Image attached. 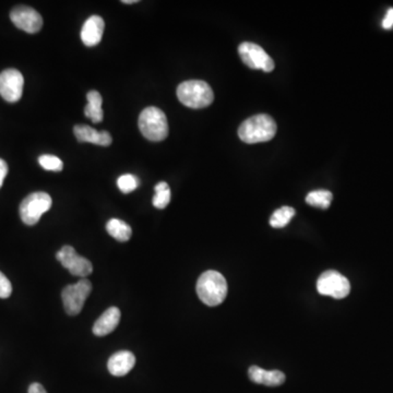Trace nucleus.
Listing matches in <instances>:
<instances>
[{"mask_svg":"<svg viewBox=\"0 0 393 393\" xmlns=\"http://www.w3.org/2000/svg\"><path fill=\"white\" fill-rule=\"evenodd\" d=\"M238 53L244 64L251 69L271 72L274 69V61L266 51L255 43L244 42L239 45Z\"/></svg>","mask_w":393,"mask_h":393,"instance_id":"obj_8","label":"nucleus"},{"mask_svg":"<svg viewBox=\"0 0 393 393\" xmlns=\"http://www.w3.org/2000/svg\"><path fill=\"white\" fill-rule=\"evenodd\" d=\"M248 376L253 383L257 385H268V387H278L284 383L285 374L280 370H266L260 367H250Z\"/></svg>","mask_w":393,"mask_h":393,"instance_id":"obj_15","label":"nucleus"},{"mask_svg":"<svg viewBox=\"0 0 393 393\" xmlns=\"http://www.w3.org/2000/svg\"><path fill=\"white\" fill-rule=\"evenodd\" d=\"M155 196H153V205L157 209H165L170 202V189L168 183L161 181L155 188Z\"/></svg>","mask_w":393,"mask_h":393,"instance_id":"obj_21","label":"nucleus"},{"mask_svg":"<svg viewBox=\"0 0 393 393\" xmlns=\"http://www.w3.org/2000/svg\"><path fill=\"white\" fill-rule=\"evenodd\" d=\"M53 205L49 194L44 192H33L24 198L20 205L19 212L22 222L32 226L38 223L44 213L47 212Z\"/></svg>","mask_w":393,"mask_h":393,"instance_id":"obj_5","label":"nucleus"},{"mask_svg":"<svg viewBox=\"0 0 393 393\" xmlns=\"http://www.w3.org/2000/svg\"><path fill=\"white\" fill-rule=\"evenodd\" d=\"M29 393H47L41 383H34L29 387Z\"/></svg>","mask_w":393,"mask_h":393,"instance_id":"obj_27","label":"nucleus"},{"mask_svg":"<svg viewBox=\"0 0 393 393\" xmlns=\"http://www.w3.org/2000/svg\"><path fill=\"white\" fill-rule=\"evenodd\" d=\"M10 19L18 29L30 34L38 33L43 27L42 16L38 11L27 5H18L12 9Z\"/></svg>","mask_w":393,"mask_h":393,"instance_id":"obj_11","label":"nucleus"},{"mask_svg":"<svg viewBox=\"0 0 393 393\" xmlns=\"http://www.w3.org/2000/svg\"><path fill=\"white\" fill-rule=\"evenodd\" d=\"M57 260L66 268L72 276H80L85 279L93 272V266L90 260L76 253L75 248L71 246H64L56 254Z\"/></svg>","mask_w":393,"mask_h":393,"instance_id":"obj_9","label":"nucleus"},{"mask_svg":"<svg viewBox=\"0 0 393 393\" xmlns=\"http://www.w3.org/2000/svg\"><path fill=\"white\" fill-rule=\"evenodd\" d=\"M24 79L16 69L3 70L0 74V96L9 103L20 101L23 93Z\"/></svg>","mask_w":393,"mask_h":393,"instance_id":"obj_10","label":"nucleus"},{"mask_svg":"<svg viewBox=\"0 0 393 393\" xmlns=\"http://www.w3.org/2000/svg\"><path fill=\"white\" fill-rule=\"evenodd\" d=\"M120 311L117 307H111L107 311H104L102 316L96 320L93 326V333L96 337H104V335L112 333L120 322Z\"/></svg>","mask_w":393,"mask_h":393,"instance_id":"obj_16","label":"nucleus"},{"mask_svg":"<svg viewBox=\"0 0 393 393\" xmlns=\"http://www.w3.org/2000/svg\"><path fill=\"white\" fill-rule=\"evenodd\" d=\"M92 291V283L88 279H81L76 284L67 285L61 293L64 308L69 316H77L82 311L85 300Z\"/></svg>","mask_w":393,"mask_h":393,"instance_id":"obj_6","label":"nucleus"},{"mask_svg":"<svg viewBox=\"0 0 393 393\" xmlns=\"http://www.w3.org/2000/svg\"><path fill=\"white\" fill-rule=\"evenodd\" d=\"M196 289L202 303L211 307L223 303L229 291L225 278L214 270L202 273L196 282Z\"/></svg>","mask_w":393,"mask_h":393,"instance_id":"obj_1","label":"nucleus"},{"mask_svg":"<svg viewBox=\"0 0 393 393\" xmlns=\"http://www.w3.org/2000/svg\"><path fill=\"white\" fill-rule=\"evenodd\" d=\"M12 293V285L8 278L0 271V298H8Z\"/></svg>","mask_w":393,"mask_h":393,"instance_id":"obj_24","label":"nucleus"},{"mask_svg":"<svg viewBox=\"0 0 393 393\" xmlns=\"http://www.w3.org/2000/svg\"><path fill=\"white\" fill-rule=\"evenodd\" d=\"M135 364H136V357L131 352L120 351L109 357L107 368L113 376L122 377L128 372H131Z\"/></svg>","mask_w":393,"mask_h":393,"instance_id":"obj_13","label":"nucleus"},{"mask_svg":"<svg viewBox=\"0 0 393 393\" xmlns=\"http://www.w3.org/2000/svg\"><path fill=\"white\" fill-rule=\"evenodd\" d=\"M276 133V122L266 114L256 115L245 120L238 128V137L245 144L267 142Z\"/></svg>","mask_w":393,"mask_h":393,"instance_id":"obj_2","label":"nucleus"},{"mask_svg":"<svg viewBox=\"0 0 393 393\" xmlns=\"http://www.w3.org/2000/svg\"><path fill=\"white\" fill-rule=\"evenodd\" d=\"M105 23L100 16H91L83 24L81 30V40L88 47H93L101 42L103 38Z\"/></svg>","mask_w":393,"mask_h":393,"instance_id":"obj_12","label":"nucleus"},{"mask_svg":"<svg viewBox=\"0 0 393 393\" xmlns=\"http://www.w3.org/2000/svg\"><path fill=\"white\" fill-rule=\"evenodd\" d=\"M122 3H128V5H131V3H138V0H122Z\"/></svg>","mask_w":393,"mask_h":393,"instance_id":"obj_28","label":"nucleus"},{"mask_svg":"<svg viewBox=\"0 0 393 393\" xmlns=\"http://www.w3.org/2000/svg\"><path fill=\"white\" fill-rule=\"evenodd\" d=\"M7 174H8V165L3 159H0V188L3 186Z\"/></svg>","mask_w":393,"mask_h":393,"instance_id":"obj_26","label":"nucleus"},{"mask_svg":"<svg viewBox=\"0 0 393 393\" xmlns=\"http://www.w3.org/2000/svg\"><path fill=\"white\" fill-rule=\"evenodd\" d=\"M76 138L79 142H89L98 146H109L112 144V136L109 131H98L87 125H77L74 128Z\"/></svg>","mask_w":393,"mask_h":393,"instance_id":"obj_14","label":"nucleus"},{"mask_svg":"<svg viewBox=\"0 0 393 393\" xmlns=\"http://www.w3.org/2000/svg\"><path fill=\"white\" fill-rule=\"evenodd\" d=\"M383 27L385 30H391L393 27V8L389 9L385 14V19L383 20Z\"/></svg>","mask_w":393,"mask_h":393,"instance_id":"obj_25","label":"nucleus"},{"mask_svg":"<svg viewBox=\"0 0 393 393\" xmlns=\"http://www.w3.org/2000/svg\"><path fill=\"white\" fill-rule=\"evenodd\" d=\"M317 291L324 296L342 300L351 292V284L346 276L339 272L329 270L319 276Z\"/></svg>","mask_w":393,"mask_h":393,"instance_id":"obj_7","label":"nucleus"},{"mask_svg":"<svg viewBox=\"0 0 393 393\" xmlns=\"http://www.w3.org/2000/svg\"><path fill=\"white\" fill-rule=\"evenodd\" d=\"M140 185V181L137 176L133 174H125V175L120 176L117 179V186L120 192L124 194H131L135 192Z\"/></svg>","mask_w":393,"mask_h":393,"instance_id":"obj_22","label":"nucleus"},{"mask_svg":"<svg viewBox=\"0 0 393 393\" xmlns=\"http://www.w3.org/2000/svg\"><path fill=\"white\" fill-rule=\"evenodd\" d=\"M139 129L148 140L163 141L168 136V122L166 115L157 107H146L139 116Z\"/></svg>","mask_w":393,"mask_h":393,"instance_id":"obj_4","label":"nucleus"},{"mask_svg":"<svg viewBox=\"0 0 393 393\" xmlns=\"http://www.w3.org/2000/svg\"><path fill=\"white\" fill-rule=\"evenodd\" d=\"M38 163L44 170H53V172H60L64 168L63 161L59 157L52 155H43L38 157Z\"/></svg>","mask_w":393,"mask_h":393,"instance_id":"obj_23","label":"nucleus"},{"mask_svg":"<svg viewBox=\"0 0 393 393\" xmlns=\"http://www.w3.org/2000/svg\"><path fill=\"white\" fill-rule=\"evenodd\" d=\"M177 98L185 106L199 109L212 104L214 93L210 85L205 81L190 80L178 85Z\"/></svg>","mask_w":393,"mask_h":393,"instance_id":"obj_3","label":"nucleus"},{"mask_svg":"<svg viewBox=\"0 0 393 393\" xmlns=\"http://www.w3.org/2000/svg\"><path fill=\"white\" fill-rule=\"evenodd\" d=\"M106 231L111 236L114 237L118 242H127L131 238L133 229L124 221L112 218L106 224Z\"/></svg>","mask_w":393,"mask_h":393,"instance_id":"obj_18","label":"nucleus"},{"mask_svg":"<svg viewBox=\"0 0 393 393\" xmlns=\"http://www.w3.org/2000/svg\"><path fill=\"white\" fill-rule=\"evenodd\" d=\"M295 216V210L292 207H282L272 214L270 218V225L274 229H282L290 223L293 216Z\"/></svg>","mask_w":393,"mask_h":393,"instance_id":"obj_20","label":"nucleus"},{"mask_svg":"<svg viewBox=\"0 0 393 393\" xmlns=\"http://www.w3.org/2000/svg\"><path fill=\"white\" fill-rule=\"evenodd\" d=\"M333 196L329 190H315L309 192L306 196V202L311 207H320V209H328L333 202Z\"/></svg>","mask_w":393,"mask_h":393,"instance_id":"obj_19","label":"nucleus"},{"mask_svg":"<svg viewBox=\"0 0 393 393\" xmlns=\"http://www.w3.org/2000/svg\"><path fill=\"white\" fill-rule=\"evenodd\" d=\"M88 105L85 107V115L87 117L90 118L94 124L101 122L104 118L103 109H102V100L101 94L98 93V91H90L88 96Z\"/></svg>","mask_w":393,"mask_h":393,"instance_id":"obj_17","label":"nucleus"}]
</instances>
